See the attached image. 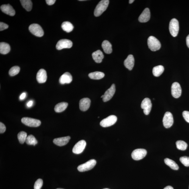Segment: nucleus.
I'll return each mask as SVG.
<instances>
[{
    "label": "nucleus",
    "instance_id": "nucleus-1",
    "mask_svg": "<svg viewBox=\"0 0 189 189\" xmlns=\"http://www.w3.org/2000/svg\"><path fill=\"white\" fill-rule=\"evenodd\" d=\"M109 0H102L97 5L94 12V15L96 16H99L104 13L109 5Z\"/></svg>",
    "mask_w": 189,
    "mask_h": 189
},
{
    "label": "nucleus",
    "instance_id": "nucleus-2",
    "mask_svg": "<svg viewBox=\"0 0 189 189\" xmlns=\"http://www.w3.org/2000/svg\"><path fill=\"white\" fill-rule=\"evenodd\" d=\"M148 44L150 49L154 52L159 50L161 46L159 40L153 36H150L148 38Z\"/></svg>",
    "mask_w": 189,
    "mask_h": 189
},
{
    "label": "nucleus",
    "instance_id": "nucleus-3",
    "mask_svg": "<svg viewBox=\"0 0 189 189\" xmlns=\"http://www.w3.org/2000/svg\"><path fill=\"white\" fill-rule=\"evenodd\" d=\"M169 29L171 35L173 37H177L179 29V22L177 19L173 18L170 21Z\"/></svg>",
    "mask_w": 189,
    "mask_h": 189
},
{
    "label": "nucleus",
    "instance_id": "nucleus-4",
    "mask_svg": "<svg viewBox=\"0 0 189 189\" xmlns=\"http://www.w3.org/2000/svg\"><path fill=\"white\" fill-rule=\"evenodd\" d=\"M96 164V161L94 159H91L82 164L80 165L77 167V169L81 172H83L90 170L93 168Z\"/></svg>",
    "mask_w": 189,
    "mask_h": 189
},
{
    "label": "nucleus",
    "instance_id": "nucleus-5",
    "mask_svg": "<svg viewBox=\"0 0 189 189\" xmlns=\"http://www.w3.org/2000/svg\"><path fill=\"white\" fill-rule=\"evenodd\" d=\"M29 30L32 34L37 37H42L44 35V30L41 26L38 24H33L30 25L29 27Z\"/></svg>",
    "mask_w": 189,
    "mask_h": 189
},
{
    "label": "nucleus",
    "instance_id": "nucleus-6",
    "mask_svg": "<svg viewBox=\"0 0 189 189\" xmlns=\"http://www.w3.org/2000/svg\"><path fill=\"white\" fill-rule=\"evenodd\" d=\"M21 122L26 126L32 127H39L41 124V121L38 119L29 118H22Z\"/></svg>",
    "mask_w": 189,
    "mask_h": 189
},
{
    "label": "nucleus",
    "instance_id": "nucleus-7",
    "mask_svg": "<svg viewBox=\"0 0 189 189\" xmlns=\"http://www.w3.org/2000/svg\"><path fill=\"white\" fill-rule=\"evenodd\" d=\"M117 121V118L115 115H110L108 117L101 122L100 124L103 127H106L113 126Z\"/></svg>",
    "mask_w": 189,
    "mask_h": 189
},
{
    "label": "nucleus",
    "instance_id": "nucleus-8",
    "mask_svg": "<svg viewBox=\"0 0 189 189\" xmlns=\"http://www.w3.org/2000/svg\"><path fill=\"white\" fill-rule=\"evenodd\" d=\"M147 153V151L145 149H137L132 152L131 156L133 159L136 160H140L145 157Z\"/></svg>",
    "mask_w": 189,
    "mask_h": 189
},
{
    "label": "nucleus",
    "instance_id": "nucleus-9",
    "mask_svg": "<svg viewBox=\"0 0 189 189\" xmlns=\"http://www.w3.org/2000/svg\"><path fill=\"white\" fill-rule=\"evenodd\" d=\"M163 123L164 127L166 128H169L173 125L174 122L173 115L170 112H166L163 118Z\"/></svg>",
    "mask_w": 189,
    "mask_h": 189
},
{
    "label": "nucleus",
    "instance_id": "nucleus-10",
    "mask_svg": "<svg viewBox=\"0 0 189 189\" xmlns=\"http://www.w3.org/2000/svg\"><path fill=\"white\" fill-rule=\"evenodd\" d=\"M182 90L179 83L175 82L172 84L171 87V93L175 98H178L181 95Z\"/></svg>",
    "mask_w": 189,
    "mask_h": 189
},
{
    "label": "nucleus",
    "instance_id": "nucleus-11",
    "mask_svg": "<svg viewBox=\"0 0 189 189\" xmlns=\"http://www.w3.org/2000/svg\"><path fill=\"white\" fill-rule=\"evenodd\" d=\"M141 107L144 110V113L145 115H148L151 112L152 104L151 100L148 98H146L141 102Z\"/></svg>",
    "mask_w": 189,
    "mask_h": 189
},
{
    "label": "nucleus",
    "instance_id": "nucleus-12",
    "mask_svg": "<svg viewBox=\"0 0 189 189\" xmlns=\"http://www.w3.org/2000/svg\"><path fill=\"white\" fill-rule=\"evenodd\" d=\"M73 46V43L70 40L64 39L58 41L56 45V48L58 50H61L64 48H70Z\"/></svg>",
    "mask_w": 189,
    "mask_h": 189
},
{
    "label": "nucleus",
    "instance_id": "nucleus-13",
    "mask_svg": "<svg viewBox=\"0 0 189 189\" xmlns=\"http://www.w3.org/2000/svg\"><path fill=\"white\" fill-rule=\"evenodd\" d=\"M86 145L85 141L82 140L78 142L73 149V152L75 154H79L82 153L84 151Z\"/></svg>",
    "mask_w": 189,
    "mask_h": 189
},
{
    "label": "nucleus",
    "instance_id": "nucleus-14",
    "mask_svg": "<svg viewBox=\"0 0 189 189\" xmlns=\"http://www.w3.org/2000/svg\"><path fill=\"white\" fill-rule=\"evenodd\" d=\"M116 91V88L115 84H113L111 87L105 92L104 94L103 100L104 102H107L113 98Z\"/></svg>",
    "mask_w": 189,
    "mask_h": 189
},
{
    "label": "nucleus",
    "instance_id": "nucleus-15",
    "mask_svg": "<svg viewBox=\"0 0 189 189\" xmlns=\"http://www.w3.org/2000/svg\"><path fill=\"white\" fill-rule=\"evenodd\" d=\"M150 12L149 8H146L144 9L138 18L139 21L141 23H146L150 18Z\"/></svg>",
    "mask_w": 189,
    "mask_h": 189
},
{
    "label": "nucleus",
    "instance_id": "nucleus-16",
    "mask_svg": "<svg viewBox=\"0 0 189 189\" xmlns=\"http://www.w3.org/2000/svg\"><path fill=\"white\" fill-rule=\"evenodd\" d=\"M91 101L88 98H83L80 100L79 102L80 109L83 112L87 110L90 108Z\"/></svg>",
    "mask_w": 189,
    "mask_h": 189
},
{
    "label": "nucleus",
    "instance_id": "nucleus-17",
    "mask_svg": "<svg viewBox=\"0 0 189 189\" xmlns=\"http://www.w3.org/2000/svg\"><path fill=\"white\" fill-rule=\"evenodd\" d=\"M2 12L6 14L13 16L15 15V11L13 7L9 4L2 5L1 7Z\"/></svg>",
    "mask_w": 189,
    "mask_h": 189
},
{
    "label": "nucleus",
    "instance_id": "nucleus-18",
    "mask_svg": "<svg viewBox=\"0 0 189 189\" xmlns=\"http://www.w3.org/2000/svg\"><path fill=\"white\" fill-rule=\"evenodd\" d=\"M36 78H37V81L39 83H45L47 79V75L46 71L44 69H40L38 72Z\"/></svg>",
    "mask_w": 189,
    "mask_h": 189
},
{
    "label": "nucleus",
    "instance_id": "nucleus-19",
    "mask_svg": "<svg viewBox=\"0 0 189 189\" xmlns=\"http://www.w3.org/2000/svg\"><path fill=\"white\" fill-rule=\"evenodd\" d=\"M72 79L71 74L69 72H66L61 76L59 81L60 84L62 85L69 84L72 82Z\"/></svg>",
    "mask_w": 189,
    "mask_h": 189
},
{
    "label": "nucleus",
    "instance_id": "nucleus-20",
    "mask_svg": "<svg viewBox=\"0 0 189 189\" xmlns=\"http://www.w3.org/2000/svg\"><path fill=\"white\" fill-rule=\"evenodd\" d=\"M70 139V136H67V137L54 139L53 142L55 145L62 146L66 145L69 142Z\"/></svg>",
    "mask_w": 189,
    "mask_h": 189
},
{
    "label": "nucleus",
    "instance_id": "nucleus-21",
    "mask_svg": "<svg viewBox=\"0 0 189 189\" xmlns=\"http://www.w3.org/2000/svg\"><path fill=\"white\" fill-rule=\"evenodd\" d=\"M134 58L133 55L131 54L129 55L124 62V65L125 67L130 71L132 70L134 67Z\"/></svg>",
    "mask_w": 189,
    "mask_h": 189
},
{
    "label": "nucleus",
    "instance_id": "nucleus-22",
    "mask_svg": "<svg viewBox=\"0 0 189 189\" xmlns=\"http://www.w3.org/2000/svg\"><path fill=\"white\" fill-rule=\"evenodd\" d=\"M92 55L94 60L97 63H101L104 57L102 52L99 50L93 52Z\"/></svg>",
    "mask_w": 189,
    "mask_h": 189
},
{
    "label": "nucleus",
    "instance_id": "nucleus-23",
    "mask_svg": "<svg viewBox=\"0 0 189 189\" xmlns=\"http://www.w3.org/2000/svg\"><path fill=\"white\" fill-rule=\"evenodd\" d=\"M102 48L104 51L107 54H110L112 52V44L109 42L107 40H104L102 44Z\"/></svg>",
    "mask_w": 189,
    "mask_h": 189
},
{
    "label": "nucleus",
    "instance_id": "nucleus-24",
    "mask_svg": "<svg viewBox=\"0 0 189 189\" xmlns=\"http://www.w3.org/2000/svg\"><path fill=\"white\" fill-rule=\"evenodd\" d=\"M68 106L67 103L62 102L59 103L54 108V110L57 113H61L65 110Z\"/></svg>",
    "mask_w": 189,
    "mask_h": 189
},
{
    "label": "nucleus",
    "instance_id": "nucleus-25",
    "mask_svg": "<svg viewBox=\"0 0 189 189\" xmlns=\"http://www.w3.org/2000/svg\"><path fill=\"white\" fill-rule=\"evenodd\" d=\"M10 51V46L7 43L1 42L0 43V53L2 54H6Z\"/></svg>",
    "mask_w": 189,
    "mask_h": 189
},
{
    "label": "nucleus",
    "instance_id": "nucleus-26",
    "mask_svg": "<svg viewBox=\"0 0 189 189\" xmlns=\"http://www.w3.org/2000/svg\"><path fill=\"white\" fill-rule=\"evenodd\" d=\"M88 76L92 79L100 80L103 78L105 74L102 72L95 71L89 74Z\"/></svg>",
    "mask_w": 189,
    "mask_h": 189
},
{
    "label": "nucleus",
    "instance_id": "nucleus-27",
    "mask_svg": "<svg viewBox=\"0 0 189 189\" xmlns=\"http://www.w3.org/2000/svg\"><path fill=\"white\" fill-rule=\"evenodd\" d=\"M164 70V68L163 66H156L153 69V74L154 76L159 77L163 73Z\"/></svg>",
    "mask_w": 189,
    "mask_h": 189
},
{
    "label": "nucleus",
    "instance_id": "nucleus-28",
    "mask_svg": "<svg viewBox=\"0 0 189 189\" xmlns=\"http://www.w3.org/2000/svg\"><path fill=\"white\" fill-rule=\"evenodd\" d=\"M22 6L27 12L31 11L32 8V3L30 0H21L20 1Z\"/></svg>",
    "mask_w": 189,
    "mask_h": 189
},
{
    "label": "nucleus",
    "instance_id": "nucleus-29",
    "mask_svg": "<svg viewBox=\"0 0 189 189\" xmlns=\"http://www.w3.org/2000/svg\"><path fill=\"white\" fill-rule=\"evenodd\" d=\"M62 27L63 30L67 32H70L73 30L74 26L70 22L65 21L62 25Z\"/></svg>",
    "mask_w": 189,
    "mask_h": 189
},
{
    "label": "nucleus",
    "instance_id": "nucleus-30",
    "mask_svg": "<svg viewBox=\"0 0 189 189\" xmlns=\"http://www.w3.org/2000/svg\"><path fill=\"white\" fill-rule=\"evenodd\" d=\"M164 162L167 165L173 170H177L179 168L177 164L174 161L169 158H166L164 160Z\"/></svg>",
    "mask_w": 189,
    "mask_h": 189
},
{
    "label": "nucleus",
    "instance_id": "nucleus-31",
    "mask_svg": "<svg viewBox=\"0 0 189 189\" xmlns=\"http://www.w3.org/2000/svg\"><path fill=\"white\" fill-rule=\"evenodd\" d=\"M25 142L28 145L35 146L38 143V141L34 136L30 135L27 136Z\"/></svg>",
    "mask_w": 189,
    "mask_h": 189
},
{
    "label": "nucleus",
    "instance_id": "nucleus-32",
    "mask_svg": "<svg viewBox=\"0 0 189 189\" xmlns=\"http://www.w3.org/2000/svg\"><path fill=\"white\" fill-rule=\"evenodd\" d=\"M176 144L177 149L182 151L185 150L188 146L187 144L182 141H177Z\"/></svg>",
    "mask_w": 189,
    "mask_h": 189
},
{
    "label": "nucleus",
    "instance_id": "nucleus-33",
    "mask_svg": "<svg viewBox=\"0 0 189 189\" xmlns=\"http://www.w3.org/2000/svg\"><path fill=\"white\" fill-rule=\"evenodd\" d=\"M27 137V133L24 131H21L19 133L18 135L19 141L21 144L24 143L25 142Z\"/></svg>",
    "mask_w": 189,
    "mask_h": 189
},
{
    "label": "nucleus",
    "instance_id": "nucleus-34",
    "mask_svg": "<svg viewBox=\"0 0 189 189\" xmlns=\"http://www.w3.org/2000/svg\"><path fill=\"white\" fill-rule=\"evenodd\" d=\"M20 71V68L18 66H15L10 69L9 71L10 76H13L18 74Z\"/></svg>",
    "mask_w": 189,
    "mask_h": 189
},
{
    "label": "nucleus",
    "instance_id": "nucleus-35",
    "mask_svg": "<svg viewBox=\"0 0 189 189\" xmlns=\"http://www.w3.org/2000/svg\"><path fill=\"white\" fill-rule=\"evenodd\" d=\"M180 161L183 165L186 167L189 166V157L183 156L180 157Z\"/></svg>",
    "mask_w": 189,
    "mask_h": 189
},
{
    "label": "nucleus",
    "instance_id": "nucleus-36",
    "mask_svg": "<svg viewBox=\"0 0 189 189\" xmlns=\"http://www.w3.org/2000/svg\"><path fill=\"white\" fill-rule=\"evenodd\" d=\"M43 185V180L40 179H38L35 183L34 189H40Z\"/></svg>",
    "mask_w": 189,
    "mask_h": 189
},
{
    "label": "nucleus",
    "instance_id": "nucleus-37",
    "mask_svg": "<svg viewBox=\"0 0 189 189\" xmlns=\"http://www.w3.org/2000/svg\"><path fill=\"white\" fill-rule=\"evenodd\" d=\"M182 116L185 120L189 123V112L187 111H183Z\"/></svg>",
    "mask_w": 189,
    "mask_h": 189
},
{
    "label": "nucleus",
    "instance_id": "nucleus-38",
    "mask_svg": "<svg viewBox=\"0 0 189 189\" xmlns=\"http://www.w3.org/2000/svg\"><path fill=\"white\" fill-rule=\"evenodd\" d=\"M9 27V26L6 24L1 22L0 23V30L2 31L5 29H7Z\"/></svg>",
    "mask_w": 189,
    "mask_h": 189
},
{
    "label": "nucleus",
    "instance_id": "nucleus-39",
    "mask_svg": "<svg viewBox=\"0 0 189 189\" xmlns=\"http://www.w3.org/2000/svg\"><path fill=\"white\" fill-rule=\"evenodd\" d=\"M6 127L5 125L1 122L0 123V133H4L6 131Z\"/></svg>",
    "mask_w": 189,
    "mask_h": 189
},
{
    "label": "nucleus",
    "instance_id": "nucleus-40",
    "mask_svg": "<svg viewBox=\"0 0 189 189\" xmlns=\"http://www.w3.org/2000/svg\"><path fill=\"white\" fill-rule=\"evenodd\" d=\"M46 3L49 5H51L55 3L56 1L55 0H46Z\"/></svg>",
    "mask_w": 189,
    "mask_h": 189
},
{
    "label": "nucleus",
    "instance_id": "nucleus-41",
    "mask_svg": "<svg viewBox=\"0 0 189 189\" xmlns=\"http://www.w3.org/2000/svg\"><path fill=\"white\" fill-rule=\"evenodd\" d=\"M26 96V94L25 93H24L21 94L20 96V99L21 100H23L25 98Z\"/></svg>",
    "mask_w": 189,
    "mask_h": 189
},
{
    "label": "nucleus",
    "instance_id": "nucleus-42",
    "mask_svg": "<svg viewBox=\"0 0 189 189\" xmlns=\"http://www.w3.org/2000/svg\"><path fill=\"white\" fill-rule=\"evenodd\" d=\"M33 104V101H30L27 103V106L28 107H30L32 106Z\"/></svg>",
    "mask_w": 189,
    "mask_h": 189
},
{
    "label": "nucleus",
    "instance_id": "nucleus-43",
    "mask_svg": "<svg viewBox=\"0 0 189 189\" xmlns=\"http://www.w3.org/2000/svg\"><path fill=\"white\" fill-rule=\"evenodd\" d=\"M186 41L187 45L189 48V35L187 36V38H186Z\"/></svg>",
    "mask_w": 189,
    "mask_h": 189
},
{
    "label": "nucleus",
    "instance_id": "nucleus-44",
    "mask_svg": "<svg viewBox=\"0 0 189 189\" xmlns=\"http://www.w3.org/2000/svg\"><path fill=\"white\" fill-rule=\"evenodd\" d=\"M164 189H174L173 187H172V186H167V187H165Z\"/></svg>",
    "mask_w": 189,
    "mask_h": 189
},
{
    "label": "nucleus",
    "instance_id": "nucleus-45",
    "mask_svg": "<svg viewBox=\"0 0 189 189\" xmlns=\"http://www.w3.org/2000/svg\"><path fill=\"white\" fill-rule=\"evenodd\" d=\"M134 1H134V0H130L129 2L130 4H132Z\"/></svg>",
    "mask_w": 189,
    "mask_h": 189
},
{
    "label": "nucleus",
    "instance_id": "nucleus-46",
    "mask_svg": "<svg viewBox=\"0 0 189 189\" xmlns=\"http://www.w3.org/2000/svg\"><path fill=\"white\" fill-rule=\"evenodd\" d=\"M104 95H102L101 96V98H104Z\"/></svg>",
    "mask_w": 189,
    "mask_h": 189
},
{
    "label": "nucleus",
    "instance_id": "nucleus-47",
    "mask_svg": "<svg viewBox=\"0 0 189 189\" xmlns=\"http://www.w3.org/2000/svg\"><path fill=\"white\" fill-rule=\"evenodd\" d=\"M57 189H63V188H57Z\"/></svg>",
    "mask_w": 189,
    "mask_h": 189
},
{
    "label": "nucleus",
    "instance_id": "nucleus-48",
    "mask_svg": "<svg viewBox=\"0 0 189 189\" xmlns=\"http://www.w3.org/2000/svg\"><path fill=\"white\" fill-rule=\"evenodd\" d=\"M104 189H108V188H104Z\"/></svg>",
    "mask_w": 189,
    "mask_h": 189
}]
</instances>
